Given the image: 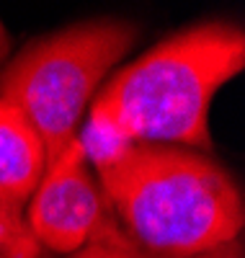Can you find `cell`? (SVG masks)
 Wrapping results in <instances>:
<instances>
[{
    "mask_svg": "<svg viewBox=\"0 0 245 258\" xmlns=\"http://www.w3.org/2000/svg\"><path fill=\"white\" fill-rule=\"evenodd\" d=\"M65 258H147V255H142L127 238H121V240H96V243H88L80 250L65 255Z\"/></svg>",
    "mask_w": 245,
    "mask_h": 258,
    "instance_id": "7",
    "label": "cell"
},
{
    "mask_svg": "<svg viewBox=\"0 0 245 258\" xmlns=\"http://www.w3.org/2000/svg\"><path fill=\"white\" fill-rule=\"evenodd\" d=\"M191 258H242V250H240V238L222 245V248H214L209 253H202V255H191Z\"/></svg>",
    "mask_w": 245,
    "mask_h": 258,
    "instance_id": "8",
    "label": "cell"
},
{
    "mask_svg": "<svg viewBox=\"0 0 245 258\" xmlns=\"http://www.w3.org/2000/svg\"><path fill=\"white\" fill-rule=\"evenodd\" d=\"M93 168L121 232L147 258L202 255L237 240L242 230V194L207 153L129 145Z\"/></svg>",
    "mask_w": 245,
    "mask_h": 258,
    "instance_id": "2",
    "label": "cell"
},
{
    "mask_svg": "<svg viewBox=\"0 0 245 258\" xmlns=\"http://www.w3.org/2000/svg\"><path fill=\"white\" fill-rule=\"evenodd\" d=\"M108 212V202L75 137L44 173L24 217L39 245L70 255L88 243L127 238Z\"/></svg>",
    "mask_w": 245,
    "mask_h": 258,
    "instance_id": "4",
    "label": "cell"
},
{
    "mask_svg": "<svg viewBox=\"0 0 245 258\" xmlns=\"http://www.w3.org/2000/svg\"><path fill=\"white\" fill-rule=\"evenodd\" d=\"M8 52H11V36H8V31L3 26V21H0V64L6 62Z\"/></svg>",
    "mask_w": 245,
    "mask_h": 258,
    "instance_id": "9",
    "label": "cell"
},
{
    "mask_svg": "<svg viewBox=\"0 0 245 258\" xmlns=\"http://www.w3.org/2000/svg\"><path fill=\"white\" fill-rule=\"evenodd\" d=\"M47 173V153L36 129L16 106L0 101V212L16 227L24 230L34 191Z\"/></svg>",
    "mask_w": 245,
    "mask_h": 258,
    "instance_id": "5",
    "label": "cell"
},
{
    "mask_svg": "<svg viewBox=\"0 0 245 258\" xmlns=\"http://www.w3.org/2000/svg\"><path fill=\"white\" fill-rule=\"evenodd\" d=\"M39 248L31 232L16 230L0 212V258H39Z\"/></svg>",
    "mask_w": 245,
    "mask_h": 258,
    "instance_id": "6",
    "label": "cell"
},
{
    "mask_svg": "<svg viewBox=\"0 0 245 258\" xmlns=\"http://www.w3.org/2000/svg\"><path fill=\"white\" fill-rule=\"evenodd\" d=\"M245 68V34L232 24L178 31L129 62L91 101L78 142L101 165L129 145L212 150L209 109L217 91Z\"/></svg>",
    "mask_w": 245,
    "mask_h": 258,
    "instance_id": "1",
    "label": "cell"
},
{
    "mask_svg": "<svg viewBox=\"0 0 245 258\" xmlns=\"http://www.w3.org/2000/svg\"><path fill=\"white\" fill-rule=\"evenodd\" d=\"M137 41V29L116 18L75 24L41 36L0 73V101L29 119L44 142L47 170L78 135V121L103 78Z\"/></svg>",
    "mask_w": 245,
    "mask_h": 258,
    "instance_id": "3",
    "label": "cell"
}]
</instances>
